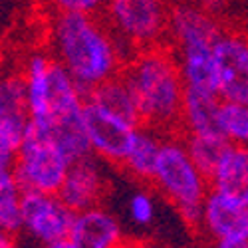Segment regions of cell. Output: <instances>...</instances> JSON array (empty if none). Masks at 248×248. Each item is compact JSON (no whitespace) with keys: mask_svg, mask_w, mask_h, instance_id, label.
<instances>
[{"mask_svg":"<svg viewBox=\"0 0 248 248\" xmlns=\"http://www.w3.org/2000/svg\"><path fill=\"white\" fill-rule=\"evenodd\" d=\"M163 135L165 133H159V131H155L151 127H145V125L139 127L133 145H131L125 161H123V165H121V169L125 171L131 179L141 181V183H151Z\"/></svg>","mask_w":248,"mask_h":248,"instance_id":"cell-18","label":"cell"},{"mask_svg":"<svg viewBox=\"0 0 248 248\" xmlns=\"http://www.w3.org/2000/svg\"><path fill=\"white\" fill-rule=\"evenodd\" d=\"M197 2H209V0H197Z\"/></svg>","mask_w":248,"mask_h":248,"instance_id":"cell-33","label":"cell"},{"mask_svg":"<svg viewBox=\"0 0 248 248\" xmlns=\"http://www.w3.org/2000/svg\"><path fill=\"white\" fill-rule=\"evenodd\" d=\"M50 56L62 64L86 97L121 76L125 54L101 16L54 14L48 24Z\"/></svg>","mask_w":248,"mask_h":248,"instance_id":"cell-1","label":"cell"},{"mask_svg":"<svg viewBox=\"0 0 248 248\" xmlns=\"http://www.w3.org/2000/svg\"><path fill=\"white\" fill-rule=\"evenodd\" d=\"M119 248H133V242H123Z\"/></svg>","mask_w":248,"mask_h":248,"instance_id":"cell-31","label":"cell"},{"mask_svg":"<svg viewBox=\"0 0 248 248\" xmlns=\"http://www.w3.org/2000/svg\"><path fill=\"white\" fill-rule=\"evenodd\" d=\"M16 151H18V145L2 129H0V171L2 169H12Z\"/></svg>","mask_w":248,"mask_h":248,"instance_id":"cell-25","label":"cell"},{"mask_svg":"<svg viewBox=\"0 0 248 248\" xmlns=\"http://www.w3.org/2000/svg\"><path fill=\"white\" fill-rule=\"evenodd\" d=\"M40 248H74V244L70 242V238H66V240H58V242L44 244V246H40Z\"/></svg>","mask_w":248,"mask_h":248,"instance_id":"cell-28","label":"cell"},{"mask_svg":"<svg viewBox=\"0 0 248 248\" xmlns=\"http://www.w3.org/2000/svg\"><path fill=\"white\" fill-rule=\"evenodd\" d=\"M183 139L191 159L209 179L231 147L222 135H183Z\"/></svg>","mask_w":248,"mask_h":248,"instance_id":"cell-21","label":"cell"},{"mask_svg":"<svg viewBox=\"0 0 248 248\" xmlns=\"http://www.w3.org/2000/svg\"><path fill=\"white\" fill-rule=\"evenodd\" d=\"M121 78L133 93L141 125L159 133H179L187 88L167 44L133 54L123 66Z\"/></svg>","mask_w":248,"mask_h":248,"instance_id":"cell-2","label":"cell"},{"mask_svg":"<svg viewBox=\"0 0 248 248\" xmlns=\"http://www.w3.org/2000/svg\"><path fill=\"white\" fill-rule=\"evenodd\" d=\"M133 248H165V246L153 240H141V242H133Z\"/></svg>","mask_w":248,"mask_h":248,"instance_id":"cell-29","label":"cell"},{"mask_svg":"<svg viewBox=\"0 0 248 248\" xmlns=\"http://www.w3.org/2000/svg\"><path fill=\"white\" fill-rule=\"evenodd\" d=\"M70 167L72 161L58 143L50 135L30 127L16 151L12 171L24 191L58 195Z\"/></svg>","mask_w":248,"mask_h":248,"instance_id":"cell-6","label":"cell"},{"mask_svg":"<svg viewBox=\"0 0 248 248\" xmlns=\"http://www.w3.org/2000/svg\"><path fill=\"white\" fill-rule=\"evenodd\" d=\"M185 88L217 93L215 44H195L173 50Z\"/></svg>","mask_w":248,"mask_h":248,"instance_id":"cell-17","label":"cell"},{"mask_svg":"<svg viewBox=\"0 0 248 248\" xmlns=\"http://www.w3.org/2000/svg\"><path fill=\"white\" fill-rule=\"evenodd\" d=\"M199 231L209 242L248 240V206L211 191L202 202Z\"/></svg>","mask_w":248,"mask_h":248,"instance_id":"cell-12","label":"cell"},{"mask_svg":"<svg viewBox=\"0 0 248 248\" xmlns=\"http://www.w3.org/2000/svg\"><path fill=\"white\" fill-rule=\"evenodd\" d=\"M26 97L30 108V127L48 131L60 121L81 115L86 93L79 90L68 70L48 52H32L22 66Z\"/></svg>","mask_w":248,"mask_h":248,"instance_id":"cell-3","label":"cell"},{"mask_svg":"<svg viewBox=\"0 0 248 248\" xmlns=\"http://www.w3.org/2000/svg\"><path fill=\"white\" fill-rule=\"evenodd\" d=\"M215 70L218 97L248 106V32L222 30L215 42Z\"/></svg>","mask_w":248,"mask_h":248,"instance_id":"cell-8","label":"cell"},{"mask_svg":"<svg viewBox=\"0 0 248 248\" xmlns=\"http://www.w3.org/2000/svg\"><path fill=\"white\" fill-rule=\"evenodd\" d=\"M30 121L32 119L22 72L4 74L0 81V129L20 147L30 129Z\"/></svg>","mask_w":248,"mask_h":248,"instance_id":"cell-14","label":"cell"},{"mask_svg":"<svg viewBox=\"0 0 248 248\" xmlns=\"http://www.w3.org/2000/svg\"><path fill=\"white\" fill-rule=\"evenodd\" d=\"M22 199L24 189L12 169L0 171V229L18 234L22 232Z\"/></svg>","mask_w":248,"mask_h":248,"instance_id":"cell-20","label":"cell"},{"mask_svg":"<svg viewBox=\"0 0 248 248\" xmlns=\"http://www.w3.org/2000/svg\"><path fill=\"white\" fill-rule=\"evenodd\" d=\"M70 242L74 248H119L125 238L119 220L108 209L95 206L76 213Z\"/></svg>","mask_w":248,"mask_h":248,"instance_id":"cell-13","label":"cell"},{"mask_svg":"<svg viewBox=\"0 0 248 248\" xmlns=\"http://www.w3.org/2000/svg\"><path fill=\"white\" fill-rule=\"evenodd\" d=\"M0 248H18V242H16V234L12 232H6L0 229Z\"/></svg>","mask_w":248,"mask_h":248,"instance_id":"cell-27","label":"cell"},{"mask_svg":"<svg viewBox=\"0 0 248 248\" xmlns=\"http://www.w3.org/2000/svg\"><path fill=\"white\" fill-rule=\"evenodd\" d=\"M222 99L215 92L204 90H185L181 127L183 135H220L218 117H220Z\"/></svg>","mask_w":248,"mask_h":248,"instance_id":"cell-15","label":"cell"},{"mask_svg":"<svg viewBox=\"0 0 248 248\" xmlns=\"http://www.w3.org/2000/svg\"><path fill=\"white\" fill-rule=\"evenodd\" d=\"M99 16L127 60L141 50L167 44L169 0H108Z\"/></svg>","mask_w":248,"mask_h":248,"instance_id":"cell-5","label":"cell"},{"mask_svg":"<svg viewBox=\"0 0 248 248\" xmlns=\"http://www.w3.org/2000/svg\"><path fill=\"white\" fill-rule=\"evenodd\" d=\"M4 78V54H2V46H0V81Z\"/></svg>","mask_w":248,"mask_h":248,"instance_id":"cell-30","label":"cell"},{"mask_svg":"<svg viewBox=\"0 0 248 248\" xmlns=\"http://www.w3.org/2000/svg\"><path fill=\"white\" fill-rule=\"evenodd\" d=\"M218 129L231 147H248V106L222 101Z\"/></svg>","mask_w":248,"mask_h":248,"instance_id":"cell-22","label":"cell"},{"mask_svg":"<svg viewBox=\"0 0 248 248\" xmlns=\"http://www.w3.org/2000/svg\"><path fill=\"white\" fill-rule=\"evenodd\" d=\"M108 189L109 181L101 163L95 157H88L76 161L70 167L58 197L74 213H84L101 206V202L108 197Z\"/></svg>","mask_w":248,"mask_h":248,"instance_id":"cell-11","label":"cell"},{"mask_svg":"<svg viewBox=\"0 0 248 248\" xmlns=\"http://www.w3.org/2000/svg\"><path fill=\"white\" fill-rule=\"evenodd\" d=\"M81 119H84L92 155L121 169L141 125L109 113L90 99L84 103Z\"/></svg>","mask_w":248,"mask_h":248,"instance_id":"cell-7","label":"cell"},{"mask_svg":"<svg viewBox=\"0 0 248 248\" xmlns=\"http://www.w3.org/2000/svg\"><path fill=\"white\" fill-rule=\"evenodd\" d=\"M209 248H248V240H215Z\"/></svg>","mask_w":248,"mask_h":248,"instance_id":"cell-26","label":"cell"},{"mask_svg":"<svg viewBox=\"0 0 248 248\" xmlns=\"http://www.w3.org/2000/svg\"><path fill=\"white\" fill-rule=\"evenodd\" d=\"M127 213L131 222H135L137 226H151L155 217H157V202L151 191H135L129 197L127 202Z\"/></svg>","mask_w":248,"mask_h":248,"instance_id":"cell-23","label":"cell"},{"mask_svg":"<svg viewBox=\"0 0 248 248\" xmlns=\"http://www.w3.org/2000/svg\"><path fill=\"white\" fill-rule=\"evenodd\" d=\"M224 26L204 2L177 0L171 4L167 46L177 50L195 44H215Z\"/></svg>","mask_w":248,"mask_h":248,"instance_id":"cell-10","label":"cell"},{"mask_svg":"<svg viewBox=\"0 0 248 248\" xmlns=\"http://www.w3.org/2000/svg\"><path fill=\"white\" fill-rule=\"evenodd\" d=\"M108 0H48L56 14H92L99 16Z\"/></svg>","mask_w":248,"mask_h":248,"instance_id":"cell-24","label":"cell"},{"mask_svg":"<svg viewBox=\"0 0 248 248\" xmlns=\"http://www.w3.org/2000/svg\"><path fill=\"white\" fill-rule=\"evenodd\" d=\"M209 2H224V0H209Z\"/></svg>","mask_w":248,"mask_h":248,"instance_id":"cell-32","label":"cell"},{"mask_svg":"<svg viewBox=\"0 0 248 248\" xmlns=\"http://www.w3.org/2000/svg\"><path fill=\"white\" fill-rule=\"evenodd\" d=\"M90 101L97 103L99 108L108 109L109 113L117 115V117H123L131 123H137L141 125V119H139V111H137V106H135V99H133V93L131 90L127 88L125 79L121 76L106 81L101 84L99 88H95L90 95H88Z\"/></svg>","mask_w":248,"mask_h":248,"instance_id":"cell-19","label":"cell"},{"mask_svg":"<svg viewBox=\"0 0 248 248\" xmlns=\"http://www.w3.org/2000/svg\"><path fill=\"white\" fill-rule=\"evenodd\" d=\"M209 183L211 191L248 206V147H229Z\"/></svg>","mask_w":248,"mask_h":248,"instance_id":"cell-16","label":"cell"},{"mask_svg":"<svg viewBox=\"0 0 248 248\" xmlns=\"http://www.w3.org/2000/svg\"><path fill=\"white\" fill-rule=\"evenodd\" d=\"M76 213L58 195L24 191L22 231L40 246L70 238Z\"/></svg>","mask_w":248,"mask_h":248,"instance_id":"cell-9","label":"cell"},{"mask_svg":"<svg viewBox=\"0 0 248 248\" xmlns=\"http://www.w3.org/2000/svg\"><path fill=\"white\" fill-rule=\"evenodd\" d=\"M151 185L175 206L189 229L199 231L202 202L211 193V183L191 159L181 133L163 135Z\"/></svg>","mask_w":248,"mask_h":248,"instance_id":"cell-4","label":"cell"}]
</instances>
